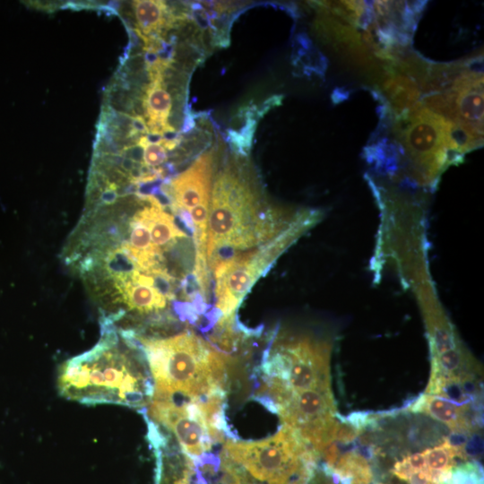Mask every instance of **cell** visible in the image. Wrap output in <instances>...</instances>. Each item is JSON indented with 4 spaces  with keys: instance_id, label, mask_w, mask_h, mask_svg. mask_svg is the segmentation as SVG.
Masks as SVG:
<instances>
[{
    "instance_id": "22",
    "label": "cell",
    "mask_w": 484,
    "mask_h": 484,
    "mask_svg": "<svg viewBox=\"0 0 484 484\" xmlns=\"http://www.w3.org/2000/svg\"><path fill=\"white\" fill-rule=\"evenodd\" d=\"M65 2H60V1H32V2H25L26 4H30L31 7H34L39 10L46 11V12H54L57 10L58 8L64 7Z\"/></svg>"
},
{
    "instance_id": "14",
    "label": "cell",
    "mask_w": 484,
    "mask_h": 484,
    "mask_svg": "<svg viewBox=\"0 0 484 484\" xmlns=\"http://www.w3.org/2000/svg\"><path fill=\"white\" fill-rule=\"evenodd\" d=\"M413 412L426 413L445 424L453 432L471 433V422L466 416V410L439 396L424 394L411 406Z\"/></svg>"
},
{
    "instance_id": "16",
    "label": "cell",
    "mask_w": 484,
    "mask_h": 484,
    "mask_svg": "<svg viewBox=\"0 0 484 484\" xmlns=\"http://www.w3.org/2000/svg\"><path fill=\"white\" fill-rule=\"evenodd\" d=\"M135 215L146 225L152 245L160 253L175 244L177 238L186 237L185 232L177 227L174 217L160 207L151 204L150 207L137 212Z\"/></svg>"
},
{
    "instance_id": "12",
    "label": "cell",
    "mask_w": 484,
    "mask_h": 484,
    "mask_svg": "<svg viewBox=\"0 0 484 484\" xmlns=\"http://www.w3.org/2000/svg\"><path fill=\"white\" fill-rule=\"evenodd\" d=\"M380 93L386 101L395 118L405 113L419 99L421 89L411 77L397 71L391 63L382 64L373 74Z\"/></svg>"
},
{
    "instance_id": "4",
    "label": "cell",
    "mask_w": 484,
    "mask_h": 484,
    "mask_svg": "<svg viewBox=\"0 0 484 484\" xmlns=\"http://www.w3.org/2000/svg\"><path fill=\"white\" fill-rule=\"evenodd\" d=\"M223 454L240 484H308L316 455L297 431L283 426L273 436L255 442L228 440Z\"/></svg>"
},
{
    "instance_id": "15",
    "label": "cell",
    "mask_w": 484,
    "mask_h": 484,
    "mask_svg": "<svg viewBox=\"0 0 484 484\" xmlns=\"http://www.w3.org/2000/svg\"><path fill=\"white\" fill-rule=\"evenodd\" d=\"M135 28L134 30L142 37H161L170 28L173 17L166 2L140 0L132 2Z\"/></svg>"
},
{
    "instance_id": "5",
    "label": "cell",
    "mask_w": 484,
    "mask_h": 484,
    "mask_svg": "<svg viewBox=\"0 0 484 484\" xmlns=\"http://www.w3.org/2000/svg\"><path fill=\"white\" fill-rule=\"evenodd\" d=\"M331 344L308 336H291L273 345L264 360L262 393L276 411L292 395L315 388H331Z\"/></svg>"
},
{
    "instance_id": "8",
    "label": "cell",
    "mask_w": 484,
    "mask_h": 484,
    "mask_svg": "<svg viewBox=\"0 0 484 484\" xmlns=\"http://www.w3.org/2000/svg\"><path fill=\"white\" fill-rule=\"evenodd\" d=\"M401 282L414 294L421 310L431 358L463 345L438 299L428 268L411 271Z\"/></svg>"
},
{
    "instance_id": "24",
    "label": "cell",
    "mask_w": 484,
    "mask_h": 484,
    "mask_svg": "<svg viewBox=\"0 0 484 484\" xmlns=\"http://www.w3.org/2000/svg\"><path fill=\"white\" fill-rule=\"evenodd\" d=\"M349 97V92L345 90L336 89L333 95L332 99L334 103H339L341 101H343Z\"/></svg>"
},
{
    "instance_id": "1",
    "label": "cell",
    "mask_w": 484,
    "mask_h": 484,
    "mask_svg": "<svg viewBox=\"0 0 484 484\" xmlns=\"http://www.w3.org/2000/svg\"><path fill=\"white\" fill-rule=\"evenodd\" d=\"M101 337L90 350L63 362L62 396L87 405L146 407L154 385L145 353L133 333L100 324Z\"/></svg>"
},
{
    "instance_id": "13",
    "label": "cell",
    "mask_w": 484,
    "mask_h": 484,
    "mask_svg": "<svg viewBox=\"0 0 484 484\" xmlns=\"http://www.w3.org/2000/svg\"><path fill=\"white\" fill-rule=\"evenodd\" d=\"M144 119L150 134L175 133L169 118L172 110V98L165 89L161 74L151 80L144 95Z\"/></svg>"
},
{
    "instance_id": "9",
    "label": "cell",
    "mask_w": 484,
    "mask_h": 484,
    "mask_svg": "<svg viewBox=\"0 0 484 484\" xmlns=\"http://www.w3.org/2000/svg\"><path fill=\"white\" fill-rule=\"evenodd\" d=\"M212 151L201 155L186 170L174 177L169 190H163L173 206L189 212L195 206L210 203L213 163Z\"/></svg>"
},
{
    "instance_id": "6",
    "label": "cell",
    "mask_w": 484,
    "mask_h": 484,
    "mask_svg": "<svg viewBox=\"0 0 484 484\" xmlns=\"http://www.w3.org/2000/svg\"><path fill=\"white\" fill-rule=\"evenodd\" d=\"M222 402L223 398L194 402L151 398L147 415L176 436L186 454L197 459L222 440Z\"/></svg>"
},
{
    "instance_id": "19",
    "label": "cell",
    "mask_w": 484,
    "mask_h": 484,
    "mask_svg": "<svg viewBox=\"0 0 484 484\" xmlns=\"http://www.w3.org/2000/svg\"><path fill=\"white\" fill-rule=\"evenodd\" d=\"M443 484H483L480 468L471 462L452 468Z\"/></svg>"
},
{
    "instance_id": "20",
    "label": "cell",
    "mask_w": 484,
    "mask_h": 484,
    "mask_svg": "<svg viewBox=\"0 0 484 484\" xmlns=\"http://www.w3.org/2000/svg\"><path fill=\"white\" fill-rule=\"evenodd\" d=\"M143 149V165L148 168L159 167L168 160L166 149L159 143H149L147 135H143L138 143Z\"/></svg>"
},
{
    "instance_id": "3",
    "label": "cell",
    "mask_w": 484,
    "mask_h": 484,
    "mask_svg": "<svg viewBox=\"0 0 484 484\" xmlns=\"http://www.w3.org/2000/svg\"><path fill=\"white\" fill-rule=\"evenodd\" d=\"M135 338L152 376L151 398L181 402L224 398L228 359L201 337L186 332Z\"/></svg>"
},
{
    "instance_id": "18",
    "label": "cell",
    "mask_w": 484,
    "mask_h": 484,
    "mask_svg": "<svg viewBox=\"0 0 484 484\" xmlns=\"http://www.w3.org/2000/svg\"><path fill=\"white\" fill-rule=\"evenodd\" d=\"M203 475V484H240L232 465L221 452L218 458L209 455L196 459Z\"/></svg>"
},
{
    "instance_id": "10",
    "label": "cell",
    "mask_w": 484,
    "mask_h": 484,
    "mask_svg": "<svg viewBox=\"0 0 484 484\" xmlns=\"http://www.w3.org/2000/svg\"><path fill=\"white\" fill-rule=\"evenodd\" d=\"M113 283L125 306L121 320L127 312L139 316H151L154 322L161 320L168 298L156 288L151 275L134 271Z\"/></svg>"
},
{
    "instance_id": "11",
    "label": "cell",
    "mask_w": 484,
    "mask_h": 484,
    "mask_svg": "<svg viewBox=\"0 0 484 484\" xmlns=\"http://www.w3.org/2000/svg\"><path fill=\"white\" fill-rule=\"evenodd\" d=\"M150 436L157 455L155 484H203V475L194 459L182 450L166 445V439L153 424H150Z\"/></svg>"
},
{
    "instance_id": "17",
    "label": "cell",
    "mask_w": 484,
    "mask_h": 484,
    "mask_svg": "<svg viewBox=\"0 0 484 484\" xmlns=\"http://www.w3.org/2000/svg\"><path fill=\"white\" fill-rule=\"evenodd\" d=\"M457 121L470 134L483 138V87L457 92Z\"/></svg>"
},
{
    "instance_id": "21",
    "label": "cell",
    "mask_w": 484,
    "mask_h": 484,
    "mask_svg": "<svg viewBox=\"0 0 484 484\" xmlns=\"http://www.w3.org/2000/svg\"><path fill=\"white\" fill-rule=\"evenodd\" d=\"M412 471L426 469L424 453H416L403 458Z\"/></svg>"
},
{
    "instance_id": "7",
    "label": "cell",
    "mask_w": 484,
    "mask_h": 484,
    "mask_svg": "<svg viewBox=\"0 0 484 484\" xmlns=\"http://www.w3.org/2000/svg\"><path fill=\"white\" fill-rule=\"evenodd\" d=\"M278 255L268 244L260 251L230 256L213 265L216 307L224 316L234 312L257 277Z\"/></svg>"
},
{
    "instance_id": "2",
    "label": "cell",
    "mask_w": 484,
    "mask_h": 484,
    "mask_svg": "<svg viewBox=\"0 0 484 484\" xmlns=\"http://www.w3.org/2000/svg\"><path fill=\"white\" fill-rule=\"evenodd\" d=\"M320 212L301 209L272 220L261 216L260 203L249 182L231 167L220 171L210 199L204 255L211 262L220 250H244L262 238H274L298 225L315 224Z\"/></svg>"
},
{
    "instance_id": "23",
    "label": "cell",
    "mask_w": 484,
    "mask_h": 484,
    "mask_svg": "<svg viewBox=\"0 0 484 484\" xmlns=\"http://www.w3.org/2000/svg\"><path fill=\"white\" fill-rule=\"evenodd\" d=\"M407 481L409 484H432L426 469L412 472Z\"/></svg>"
}]
</instances>
